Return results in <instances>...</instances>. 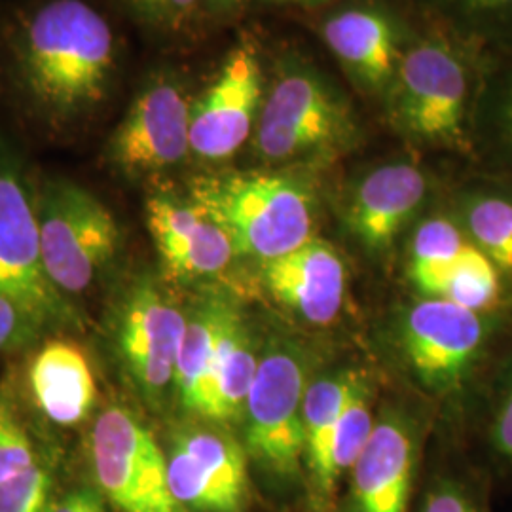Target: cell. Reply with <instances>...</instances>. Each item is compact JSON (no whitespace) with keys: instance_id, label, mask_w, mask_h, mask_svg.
Listing matches in <instances>:
<instances>
[{"instance_id":"cell-1","label":"cell","mask_w":512,"mask_h":512,"mask_svg":"<svg viewBox=\"0 0 512 512\" xmlns=\"http://www.w3.org/2000/svg\"><path fill=\"white\" fill-rule=\"evenodd\" d=\"M18 67L25 90L55 118H74L109 97L116 38L109 21L84 0H52L21 27Z\"/></svg>"},{"instance_id":"cell-2","label":"cell","mask_w":512,"mask_h":512,"mask_svg":"<svg viewBox=\"0 0 512 512\" xmlns=\"http://www.w3.org/2000/svg\"><path fill=\"white\" fill-rule=\"evenodd\" d=\"M484 76L458 40L429 35L404 48L385 95L389 116L403 135L437 147L469 150Z\"/></svg>"},{"instance_id":"cell-3","label":"cell","mask_w":512,"mask_h":512,"mask_svg":"<svg viewBox=\"0 0 512 512\" xmlns=\"http://www.w3.org/2000/svg\"><path fill=\"white\" fill-rule=\"evenodd\" d=\"M190 200L219 224L236 256L268 262L313 238V194L283 171H220L196 177Z\"/></svg>"},{"instance_id":"cell-4","label":"cell","mask_w":512,"mask_h":512,"mask_svg":"<svg viewBox=\"0 0 512 512\" xmlns=\"http://www.w3.org/2000/svg\"><path fill=\"white\" fill-rule=\"evenodd\" d=\"M355 135L348 99L317 69L291 61L266 84L253 148L266 164H285L334 152Z\"/></svg>"},{"instance_id":"cell-5","label":"cell","mask_w":512,"mask_h":512,"mask_svg":"<svg viewBox=\"0 0 512 512\" xmlns=\"http://www.w3.org/2000/svg\"><path fill=\"white\" fill-rule=\"evenodd\" d=\"M310 359L293 340L274 338L260 353L243 408L247 458L275 484L306 482L302 408L310 387Z\"/></svg>"},{"instance_id":"cell-6","label":"cell","mask_w":512,"mask_h":512,"mask_svg":"<svg viewBox=\"0 0 512 512\" xmlns=\"http://www.w3.org/2000/svg\"><path fill=\"white\" fill-rule=\"evenodd\" d=\"M37 219L48 281L63 298L86 293L120 249V226L109 207L84 186L57 179L44 184Z\"/></svg>"},{"instance_id":"cell-7","label":"cell","mask_w":512,"mask_h":512,"mask_svg":"<svg viewBox=\"0 0 512 512\" xmlns=\"http://www.w3.org/2000/svg\"><path fill=\"white\" fill-rule=\"evenodd\" d=\"M495 327V313L423 298L403 317L401 346L408 365L431 391L458 395L482 372Z\"/></svg>"},{"instance_id":"cell-8","label":"cell","mask_w":512,"mask_h":512,"mask_svg":"<svg viewBox=\"0 0 512 512\" xmlns=\"http://www.w3.org/2000/svg\"><path fill=\"white\" fill-rule=\"evenodd\" d=\"M93 475L99 492L122 512H188L167 478L165 450L147 425L122 404L93 421Z\"/></svg>"},{"instance_id":"cell-9","label":"cell","mask_w":512,"mask_h":512,"mask_svg":"<svg viewBox=\"0 0 512 512\" xmlns=\"http://www.w3.org/2000/svg\"><path fill=\"white\" fill-rule=\"evenodd\" d=\"M0 294L31 311L48 327L78 325L71 302L48 281L40 258L37 200L14 152L0 137Z\"/></svg>"},{"instance_id":"cell-10","label":"cell","mask_w":512,"mask_h":512,"mask_svg":"<svg viewBox=\"0 0 512 512\" xmlns=\"http://www.w3.org/2000/svg\"><path fill=\"white\" fill-rule=\"evenodd\" d=\"M188 315L150 279L129 287L112 327L114 351L131 385L148 404L175 391V374Z\"/></svg>"},{"instance_id":"cell-11","label":"cell","mask_w":512,"mask_h":512,"mask_svg":"<svg viewBox=\"0 0 512 512\" xmlns=\"http://www.w3.org/2000/svg\"><path fill=\"white\" fill-rule=\"evenodd\" d=\"M192 103L177 78H152L110 137V164L133 177L181 164L190 154Z\"/></svg>"},{"instance_id":"cell-12","label":"cell","mask_w":512,"mask_h":512,"mask_svg":"<svg viewBox=\"0 0 512 512\" xmlns=\"http://www.w3.org/2000/svg\"><path fill=\"white\" fill-rule=\"evenodd\" d=\"M264 93L266 82L255 46L243 42L192 103L190 154L203 162L232 158L253 139Z\"/></svg>"},{"instance_id":"cell-13","label":"cell","mask_w":512,"mask_h":512,"mask_svg":"<svg viewBox=\"0 0 512 512\" xmlns=\"http://www.w3.org/2000/svg\"><path fill=\"white\" fill-rule=\"evenodd\" d=\"M165 458L169 488L186 511H247L249 458L234 437L219 429H183Z\"/></svg>"},{"instance_id":"cell-14","label":"cell","mask_w":512,"mask_h":512,"mask_svg":"<svg viewBox=\"0 0 512 512\" xmlns=\"http://www.w3.org/2000/svg\"><path fill=\"white\" fill-rule=\"evenodd\" d=\"M147 224L165 272L177 279L220 274L236 256L226 232L190 198L150 196Z\"/></svg>"},{"instance_id":"cell-15","label":"cell","mask_w":512,"mask_h":512,"mask_svg":"<svg viewBox=\"0 0 512 512\" xmlns=\"http://www.w3.org/2000/svg\"><path fill=\"white\" fill-rule=\"evenodd\" d=\"M418 440L397 412L376 420L363 454L349 471L346 512H408Z\"/></svg>"},{"instance_id":"cell-16","label":"cell","mask_w":512,"mask_h":512,"mask_svg":"<svg viewBox=\"0 0 512 512\" xmlns=\"http://www.w3.org/2000/svg\"><path fill=\"white\" fill-rule=\"evenodd\" d=\"M427 186V177L412 162L374 167L351 190L346 207L349 232L366 249L384 253L418 215Z\"/></svg>"},{"instance_id":"cell-17","label":"cell","mask_w":512,"mask_h":512,"mask_svg":"<svg viewBox=\"0 0 512 512\" xmlns=\"http://www.w3.org/2000/svg\"><path fill=\"white\" fill-rule=\"evenodd\" d=\"M262 279L281 306L311 325H329L344 306V262L315 236L287 255L262 262Z\"/></svg>"},{"instance_id":"cell-18","label":"cell","mask_w":512,"mask_h":512,"mask_svg":"<svg viewBox=\"0 0 512 512\" xmlns=\"http://www.w3.org/2000/svg\"><path fill=\"white\" fill-rule=\"evenodd\" d=\"M321 33L363 92L387 95L404 52L399 29L387 12L376 6H349L325 19Z\"/></svg>"},{"instance_id":"cell-19","label":"cell","mask_w":512,"mask_h":512,"mask_svg":"<svg viewBox=\"0 0 512 512\" xmlns=\"http://www.w3.org/2000/svg\"><path fill=\"white\" fill-rule=\"evenodd\" d=\"M29 387L38 410L59 427L88 420L97 404V382L84 349L71 340H48L29 366Z\"/></svg>"},{"instance_id":"cell-20","label":"cell","mask_w":512,"mask_h":512,"mask_svg":"<svg viewBox=\"0 0 512 512\" xmlns=\"http://www.w3.org/2000/svg\"><path fill=\"white\" fill-rule=\"evenodd\" d=\"M357 372H338L311 380L306 391L304 421V471L311 503L317 512H327L338 488L330 475V454L342 408Z\"/></svg>"},{"instance_id":"cell-21","label":"cell","mask_w":512,"mask_h":512,"mask_svg":"<svg viewBox=\"0 0 512 512\" xmlns=\"http://www.w3.org/2000/svg\"><path fill=\"white\" fill-rule=\"evenodd\" d=\"M456 219L465 236L512 285V181L484 179L461 190Z\"/></svg>"},{"instance_id":"cell-22","label":"cell","mask_w":512,"mask_h":512,"mask_svg":"<svg viewBox=\"0 0 512 512\" xmlns=\"http://www.w3.org/2000/svg\"><path fill=\"white\" fill-rule=\"evenodd\" d=\"M258 359L260 353L256 351L251 332L239 311H232L205 389L200 418L230 421L243 416V408L255 382Z\"/></svg>"},{"instance_id":"cell-23","label":"cell","mask_w":512,"mask_h":512,"mask_svg":"<svg viewBox=\"0 0 512 512\" xmlns=\"http://www.w3.org/2000/svg\"><path fill=\"white\" fill-rule=\"evenodd\" d=\"M475 251L456 217H429L414 232L408 275L425 298L446 300L459 272Z\"/></svg>"},{"instance_id":"cell-24","label":"cell","mask_w":512,"mask_h":512,"mask_svg":"<svg viewBox=\"0 0 512 512\" xmlns=\"http://www.w3.org/2000/svg\"><path fill=\"white\" fill-rule=\"evenodd\" d=\"M234 310L224 300H207L188 315L173 391L186 412L200 416L220 340Z\"/></svg>"},{"instance_id":"cell-25","label":"cell","mask_w":512,"mask_h":512,"mask_svg":"<svg viewBox=\"0 0 512 512\" xmlns=\"http://www.w3.org/2000/svg\"><path fill=\"white\" fill-rule=\"evenodd\" d=\"M374 423L376 420L372 418L368 385L365 378L357 372L349 389L346 404L342 408L334 442H332L330 475L336 488H340L342 478L349 475L351 467L363 454L366 442L374 431Z\"/></svg>"},{"instance_id":"cell-26","label":"cell","mask_w":512,"mask_h":512,"mask_svg":"<svg viewBox=\"0 0 512 512\" xmlns=\"http://www.w3.org/2000/svg\"><path fill=\"white\" fill-rule=\"evenodd\" d=\"M476 135L512 165V61L484 76L476 109Z\"/></svg>"},{"instance_id":"cell-27","label":"cell","mask_w":512,"mask_h":512,"mask_svg":"<svg viewBox=\"0 0 512 512\" xmlns=\"http://www.w3.org/2000/svg\"><path fill=\"white\" fill-rule=\"evenodd\" d=\"M484 440L495 467L512 475V357L495 378L484 423Z\"/></svg>"},{"instance_id":"cell-28","label":"cell","mask_w":512,"mask_h":512,"mask_svg":"<svg viewBox=\"0 0 512 512\" xmlns=\"http://www.w3.org/2000/svg\"><path fill=\"white\" fill-rule=\"evenodd\" d=\"M458 25L473 35L512 37V0H435Z\"/></svg>"},{"instance_id":"cell-29","label":"cell","mask_w":512,"mask_h":512,"mask_svg":"<svg viewBox=\"0 0 512 512\" xmlns=\"http://www.w3.org/2000/svg\"><path fill=\"white\" fill-rule=\"evenodd\" d=\"M52 475L42 461L0 480V512H48Z\"/></svg>"},{"instance_id":"cell-30","label":"cell","mask_w":512,"mask_h":512,"mask_svg":"<svg viewBox=\"0 0 512 512\" xmlns=\"http://www.w3.org/2000/svg\"><path fill=\"white\" fill-rule=\"evenodd\" d=\"M418 512H492L475 480L444 475L433 480Z\"/></svg>"},{"instance_id":"cell-31","label":"cell","mask_w":512,"mask_h":512,"mask_svg":"<svg viewBox=\"0 0 512 512\" xmlns=\"http://www.w3.org/2000/svg\"><path fill=\"white\" fill-rule=\"evenodd\" d=\"M33 444L10 408L0 403V480H6L37 461Z\"/></svg>"},{"instance_id":"cell-32","label":"cell","mask_w":512,"mask_h":512,"mask_svg":"<svg viewBox=\"0 0 512 512\" xmlns=\"http://www.w3.org/2000/svg\"><path fill=\"white\" fill-rule=\"evenodd\" d=\"M44 329L31 311L14 298L0 294V355L35 342Z\"/></svg>"},{"instance_id":"cell-33","label":"cell","mask_w":512,"mask_h":512,"mask_svg":"<svg viewBox=\"0 0 512 512\" xmlns=\"http://www.w3.org/2000/svg\"><path fill=\"white\" fill-rule=\"evenodd\" d=\"M205 0H128L131 10L148 25L165 31L184 27Z\"/></svg>"},{"instance_id":"cell-34","label":"cell","mask_w":512,"mask_h":512,"mask_svg":"<svg viewBox=\"0 0 512 512\" xmlns=\"http://www.w3.org/2000/svg\"><path fill=\"white\" fill-rule=\"evenodd\" d=\"M48 512H105L103 494L95 490H78L57 501Z\"/></svg>"},{"instance_id":"cell-35","label":"cell","mask_w":512,"mask_h":512,"mask_svg":"<svg viewBox=\"0 0 512 512\" xmlns=\"http://www.w3.org/2000/svg\"><path fill=\"white\" fill-rule=\"evenodd\" d=\"M243 2L245 0H205L207 8L217 12V14H230V12L238 10Z\"/></svg>"},{"instance_id":"cell-36","label":"cell","mask_w":512,"mask_h":512,"mask_svg":"<svg viewBox=\"0 0 512 512\" xmlns=\"http://www.w3.org/2000/svg\"><path fill=\"white\" fill-rule=\"evenodd\" d=\"M266 4H275V6H319V4H327L332 0H262Z\"/></svg>"}]
</instances>
